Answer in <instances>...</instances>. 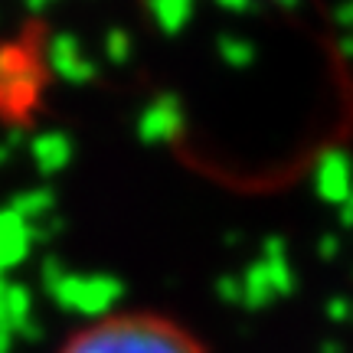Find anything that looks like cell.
<instances>
[{
	"label": "cell",
	"mask_w": 353,
	"mask_h": 353,
	"mask_svg": "<svg viewBox=\"0 0 353 353\" xmlns=\"http://www.w3.org/2000/svg\"><path fill=\"white\" fill-rule=\"evenodd\" d=\"M56 353H210L180 321L157 311H112L76 327Z\"/></svg>",
	"instance_id": "6da1fadb"
}]
</instances>
